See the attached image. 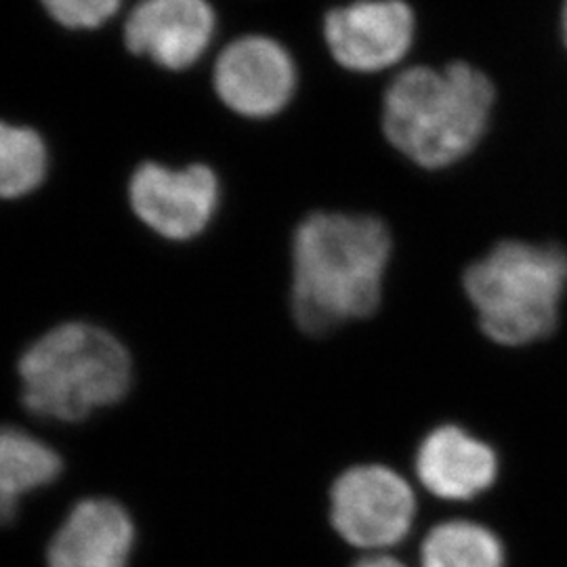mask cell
<instances>
[{"mask_svg": "<svg viewBox=\"0 0 567 567\" xmlns=\"http://www.w3.org/2000/svg\"><path fill=\"white\" fill-rule=\"evenodd\" d=\"M23 408L42 421L76 425L122 404L135 383L128 347L105 326L65 320L25 344L18 358Z\"/></svg>", "mask_w": 567, "mask_h": 567, "instance_id": "2", "label": "cell"}, {"mask_svg": "<svg viewBox=\"0 0 567 567\" xmlns=\"http://www.w3.org/2000/svg\"><path fill=\"white\" fill-rule=\"evenodd\" d=\"M332 58L353 72H379L410 51L414 16L404 0H358L326 16Z\"/></svg>", "mask_w": 567, "mask_h": 567, "instance_id": "8", "label": "cell"}, {"mask_svg": "<svg viewBox=\"0 0 567 567\" xmlns=\"http://www.w3.org/2000/svg\"><path fill=\"white\" fill-rule=\"evenodd\" d=\"M391 257V236L370 215L313 213L290 246V309L297 326L322 337L377 311Z\"/></svg>", "mask_w": 567, "mask_h": 567, "instance_id": "1", "label": "cell"}, {"mask_svg": "<svg viewBox=\"0 0 567 567\" xmlns=\"http://www.w3.org/2000/svg\"><path fill=\"white\" fill-rule=\"evenodd\" d=\"M423 567H505V548L494 532L473 522L435 526L421 548Z\"/></svg>", "mask_w": 567, "mask_h": 567, "instance_id": "14", "label": "cell"}, {"mask_svg": "<svg viewBox=\"0 0 567 567\" xmlns=\"http://www.w3.org/2000/svg\"><path fill=\"white\" fill-rule=\"evenodd\" d=\"M566 288L567 252L553 244L501 243L465 274L482 330L508 347L536 343L555 330Z\"/></svg>", "mask_w": 567, "mask_h": 567, "instance_id": "4", "label": "cell"}, {"mask_svg": "<svg viewBox=\"0 0 567 567\" xmlns=\"http://www.w3.org/2000/svg\"><path fill=\"white\" fill-rule=\"evenodd\" d=\"M561 23H564V41H566L567 44V0L566 7H564V16H561Z\"/></svg>", "mask_w": 567, "mask_h": 567, "instance_id": "17", "label": "cell"}, {"mask_svg": "<svg viewBox=\"0 0 567 567\" xmlns=\"http://www.w3.org/2000/svg\"><path fill=\"white\" fill-rule=\"evenodd\" d=\"M494 86L468 63L410 68L386 89L383 128L391 145L423 168L463 161L486 133Z\"/></svg>", "mask_w": 567, "mask_h": 567, "instance_id": "3", "label": "cell"}, {"mask_svg": "<svg viewBox=\"0 0 567 567\" xmlns=\"http://www.w3.org/2000/svg\"><path fill=\"white\" fill-rule=\"evenodd\" d=\"M137 527L110 496H86L68 511L47 548V567H126Z\"/></svg>", "mask_w": 567, "mask_h": 567, "instance_id": "10", "label": "cell"}, {"mask_svg": "<svg viewBox=\"0 0 567 567\" xmlns=\"http://www.w3.org/2000/svg\"><path fill=\"white\" fill-rule=\"evenodd\" d=\"M414 515L412 487L389 466H351L330 489V522L353 547L386 548L402 543Z\"/></svg>", "mask_w": 567, "mask_h": 567, "instance_id": "6", "label": "cell"}, {"mask_svg": "<svg viewBox=\"0 0 567 567\" xmlns=\"http://www.w3.org/2000/svg\"><path fill=\"white\" fill-rule=\"evenodd\" d=\"M44 11L70 30H93L112 20L122 0H41Z\"/></svg>", "mask_w": 567, "mask_h": 567, "instance_id": "15", "label": "cell"}, {"mask_svg": "<svg viewBox=\"0 0 567 567\" xmlns=\"http://www.w3.org/2000/svg\"><path fill=\"white\" fill-rule=\"evenodd\" d=\"M126 204L156 238L189 244L203 238L221 213L224 185L208 164L168 166L145 161L128 177Z\"/></svg>", "mask_w": 567, "mask_h": 567, "instance_id": "5", "label": "cell"}, {"mask_svg": "<svg viewBox=\"0 0 567 567\" xmlns=\"http://www.w3.org/2000/svg\"><path fill=\"white\" fill-rule=\"evenodd\" d=\"M416 475L437 498L468 501L494 484L498 458L486 442L465 429L437 426L419 446Z\"/></svg>", "mask_w": 567, "mask_h": 567, "instance_id": "11", "label": "cell"}, {"mask_svg": "<svg viewBox=\"0 0 567 567\" xmlns=\"http://www.w3.org/2000/svg\"><path fill=\"white\" fill-rule=\"evenodd\" d=\"M65 468L60 450L18 425H0V526H9L21 501L53 486Z\"/></svg>", "mask_w": 567, "mask_h": 567, "instance_id": "12", "label": "cell"}, {"mask_svg": "<svg viewBox=\"0 0 567 567\" xmlns=\"http://www.w3.org/2000/svg\"><path fill=\"white\" fill-rule=\"evenodd\" d=\"M213 86L234 114L265 121L280 114L297 89V68L280 42L244 37L227 44L215 63Z\"/></svg>", "mask_w": 567, "mask_h": 567, "instance_id": "7", "label": "cell"}, {"mask_svg": "<svg viewBox=\"0 0 567 567\" xmlns=\"http://www.w3.org/2000/svg\"><path fill=\"white\" fill-rule=\"evenodd\" d=\"M215 34L206 0H142L124 23L126 49L164 70H187L203 58Z\"/></svg>", "mask_w": 567, "mask_h": 567, "instance_id": "9", "label": "cell"}, {"mask_svg": "<svg viewBox=\"0 0 567 567\" xmlns=\"http://www.w3.org/2000/svg\"><path fill=\"white\" fill-rule=\"evenodd\" d=\"M353 567H405L402 561L393 559V557H386V555H379V557H368L364 561L355 564Z\"/></svg>", "mask_w": 567, "mask_h": 567, "instance_id": "16", "label": "cell"}, {"mask_svg": "<svg viewBox=\"0 0 567 567\" xmlns=\"http://www.w3.org/2000/svg\"><path fill=\"white\" fill-rule=\"evenodd\" d=\"M51 154L32 126L0 121V203H18L37 194L49 179Z\"/></svg>", "mask_w": 567, "mask_h": 567, "instance_id": "13", "label": "cell"}]
</instances>
